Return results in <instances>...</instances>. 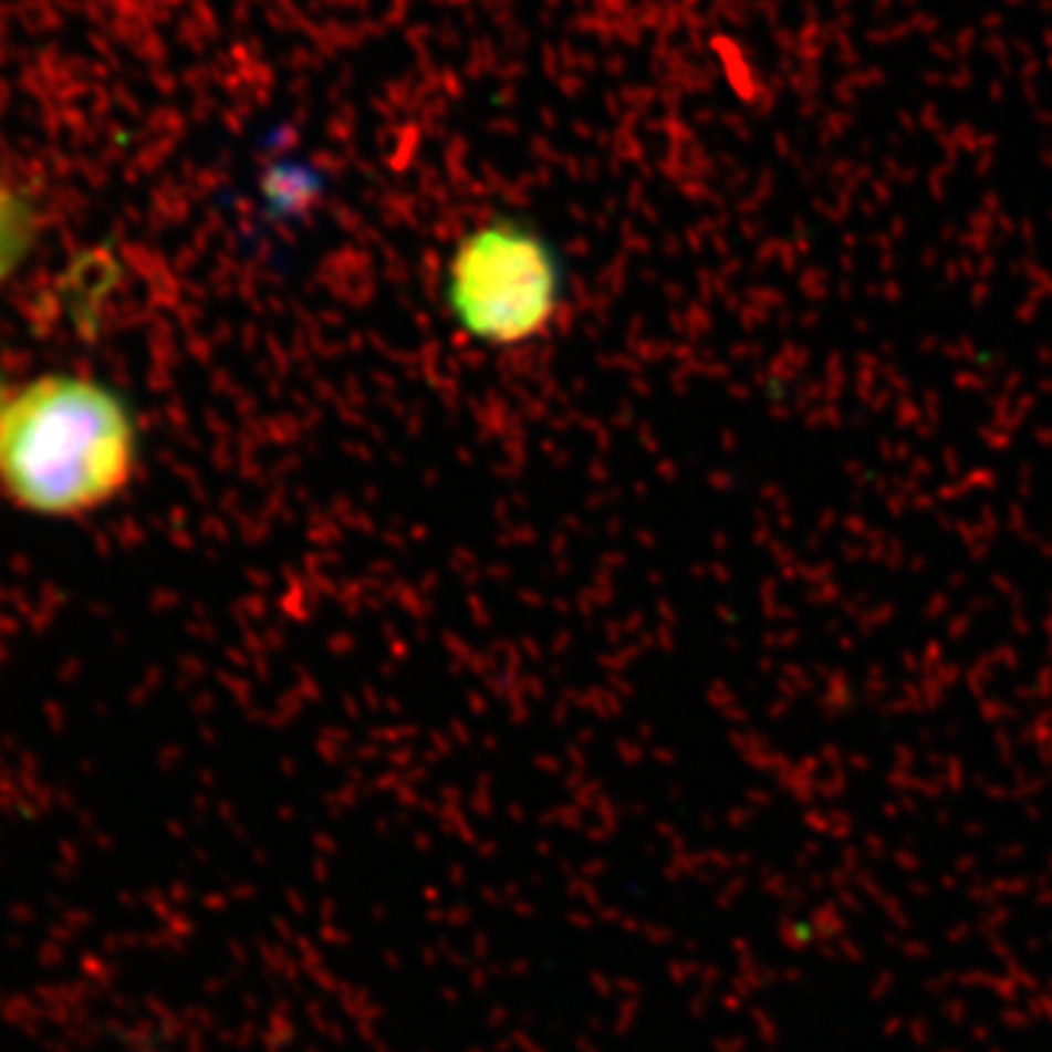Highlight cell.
Masks as SVG:
<instances>
[{
  "label": "cell",
  "mask_w": 1052,
  "mask_h": 1052,
  "mask_svg": "<svg viewBox=\"0 0 1052 1052\" xmlns=\"http://www.w3.org/2000/svg\"><path fill=\"white\" fill-rule=\"evenodd\" d=\"M30 213L7 188H0V281L15 270L30 246Z\"/></svg>",
  "instance_id": "cell-3"
},
{
  "label": "cell",
  "mask_w": 1052,
  "mask_h": 1052,
  "mask_svg": "<svg viewBox=\"0 0 1052 1052\" xmlns=\"http://www.w3.org/2000/svg\"><path fill=\"white\" fill-rule=\"evenodd\" d=\"M135 466L123 400L85 377H41L0 416V480L30 512L76 514L106 503Z\"/></svg>",
  "instance_id": "cell-1"
},
{
  "label": "cell",
  "mask_w": 1052,
  "mask_h": 1052,
  "mask_svg": "<svg viewBox=\"0 0 1052 1052\" xmlns=\"http://www.w3.org/2000/svg\"><path fill=\"white\" fill-rule=\"evenodd\" d=\"M567 293L562 254L518 217H491L459 237L445 267V308L477 345L514 348L559 322Z\"/></svg>",
  "instance_id": "cell-2"
},
{
  "label": "cell",
  "mask_w": 1052,
  "mask_h": 1052,
  "mask_svg": "<svg viewBox=\"0 0 1052 1052\" xmlns=\"http://www.w3.org/2000/svg\"><path fill=\"white\" fill-rule=\"evenodd\" d=\"M3 407H7V395H3V381H0V416H3Z\"/></svg>",
  "instance_id": "cell-5"
},
{
  "label": "cell",
  "mask_w": 1052,
  "mask_h": 1052,
  "mask_svg": "<svg viewBox=\"0 0 1052 1052\" xmlns=\"http://www.w3.org/2000/svg\"><path fill=\"white\" fill-rule=\"evenodd\" d=\"M319 176L311 170V167H293V164H287L281 170L272 176L270 190L275 194L278 202H295V205H308L313 196L319 194Z\"/></svg>",
  "instance_id": "cell-4"
}]
</instances>
